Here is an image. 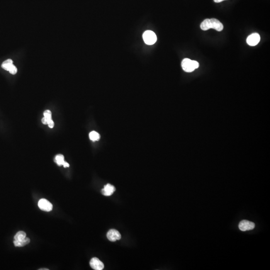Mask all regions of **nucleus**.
Listing matches in <instances>:
<instances>
[{
  "mask_svg": "<svg viewBox=\"0 0 270 270\" xmlns=\"http://www.w3.org/2000/svg\"><path fill=\"white\" fill-rule=\"evenodd\" d=\"M182 67L184 71L190 73L199 68V64L198 62L193 61L191 60L186 58L182 61Z\"/></svg>",
  "mask_w": 270,
  "mask_h": 270,
  "instance_id": "nucleus-1",
  "label": "nucleus"
},
{
  "mask_svg": "<svg viewBox=\"0 0 270 270\" xmlns=\"http://www.w3.org/2000/svg\"><path fill=\"white\" fill-rule=\"evenodd\" d=\"M143 40L146 44L152 45L156 42V35L153 31H146L145 32L143 35Z\"/></svg>",
  "mask_w": 270,
  "mask_h": 270,
  "instance_id": "nucleus-2",
  "label": "nucleus"
},
{
  "mask_svg": "<svg viewBox=\"0 0 270 270\" xmlns=\"http://www.w3.org/2000/svg\"><path fill=\"white\" fill-rule=\"evenodd\" d=\"M2 67L4 70L8 71L12 75H15L17 73V69L13 64L11 59H8L4 62L2 65Z\"/></svg>",
  "mask_w": 270,
  "mask_h": 270,
  "instance_id": "nucleus-3",
  "label": "nucleus"
},
{
  "mask_svg": "<svg viewBox=\"0 0 270 270\" xmlns=\"http://www.w3.org/2000/svg\"><path fill=\"white\" fill-rule=\"evenodd\" d=\"M38 206L40 209L45 212H50L53 209L52 204L45 199L40 200L38 202Z\"/></svg>",
  "mask_w": 270,
  "mask_h": 270,
  "instance_id": "nucleus-4",
  "label": "nucleus"
},
{
  "mask_svg": "<svg viewBox=\"0 0 270 270\" xmlns=\"http://www.w3.org/2000/svg\"><path fill=\"white\" fill-rule=\"evenodd\" d=\"M255 224L253 222H252L248 220H242L240 222L239 228L242 231H249L254 229Z\"/></svg>",
  "mask_w": 270,
  "mask_h": 270,
  "instance_id": "nucleus-5",
  "label": "nucleus"
},
{
  "mask_svg": "<svg viewBox=\"0 0 270 270\" xmlns=\"http://www.w3.org/2000/svg\"><path fill=\"white\" fill-rule=\"evenodd\" d=\"M260 36L258 33H254L249 36L247 39V43L251 46H256L260 41Z\"/></svg>",
  "mask_w": 270,
  "mask_h": 270,
  "instance_id": "nucleus-6",
  "label": "nucleus"
},
{
  "mask_svg": "<svg viewBox=\"0 0 270 270\" xmlns=\"http://www.w3.org/2000/svg\"><path fill=\"white\" fill-rule=\"evenodd\" d=\"M90 265L94 270H102L104 268V264L97 258H92L90 261Z\"/></svg>",
  "mask_w": 270,
  "mask_h": 270,
  "instance_id": "nucleus-7",
  "label": "nucleus"
},
{
  "mask_svg": "<svg viewBox=\"0 0 270 270\" xmlns=\"http://www.w3.org/2000/svg\"><path fill=\"white\" fill-rule=\"evenodd\" d=\"M107 238L111 242H115L121 239V235L119 232L115 229H111L107 233Z\"/></svg>",
  "mask_w": 270,
  "mask_h": 270,
  "instance_id": "nucleus-8",
  "label": "nucleus"
},
{
  "mask_svg": "<svg viewBox=\"0 0 270 270\" xmlns=\"http://www.w3.org/2000/svg\"><path fill=\"white\" fill-rule=\"evenodd\" d=\"M116 191V188L114 186L111 184H108L104 186V188L102 190V193L103 195L106 196H110L112 195Z\"/></svg>",
  "mask_w": 270,
  "mask_h": 270,
  "instance_id": "nucleus-9",
  "label": "nucleus"
},
{
  "mask_svg": "<svg viewBox=\"0 0 270 270\" xmlns=\"http://www.w3.org/2000/svg\"><path fill=\"white\" fill-rule=\"evenodd\" d=\"M210 20L212 25V29H215L218 32L222 31L223 29L224 28V26L222 23L220 22L217 19L215 18H212Z\"/></svg>",
  "mask_w": 270,
  "mask_h": 270,
  "instance_id": "nucleus-10",
  "label": "nucleus"
},
{
  "mask_svg": "<svg viewBox=\"0 0 270 270\" xmlns=\"http://www.w3.org/2000/svg\"><path fill=\"white\" fill-rule=\"evenodd\" d=\"M200 27L201 29L203 31H207L209 29H212V25H211L210 20L209 19L205 20L201 24Z\"/></svg>",
  "mask_w": 270,
  "mask_h": 270,
  "instance_id": "nucleus-11",
  "label": "nucleus"
},
{
  "mask_svg": "<svg viewBox=\"0 0 270 270\" xmlns=\"http://www.w3.org/2000/svg\"><path fill=\"white\" fill-rule=\"evenodd\" d=\"M30 242V240L27 237L25 239L21 240V241H16V240L14 241L15 246L18 247L25 246L26 245L28 244Z\"/></svg>",
  "mask_w": 270,
  "mask_h": 270,
  "instance_id": "nucleus-12",
  "label": "nucleus"
},
{
  "mask_svg": "<svg viewBox=\"0 0 270 270\" xmlns=\"http://www.w3.org/2000/svg\"><path fill=\"white\" fill-rule=\"evenodd\" d=\"M26 238V234L23 231H19L14 237V240L21 241Z\"/></svg>",
  "mask_w": 270,
  "mask_h": 270,
  "instance_id": "nucleus-13",
  "label": "nucleus"
},
{
  "mask_svg": "<svg viewBox=\"0 0 270 270\" xmlns=\"http://www.w3.org/2000/svg\"><path fill=\"white\" fill-rule=\"evenodd\" d=\"M89 137L91 140L96 141H98L100 139V136L98 133L96 132L95 131H92L89 134Z\"/></svg>",
  "mask_w": 270,
  "mask_h": 270,
  "instance_id": "nucleus-14",
  "label": "nucleus"
},
{
  "mask_svg": "<svg viewBox=\"0 0 270 270\" xmlns=\"http://www.w3.org/2000/svg\"><path fill=\"white\" fill-rule=\"evenodd\" d=\"M55 162L58 166L63 165L65 162L64 161V157L62 155H57L55 157Z\"/></svg>",
  "mask_w": 270,
  "mask_h": 270,
  "instance_id": "nucleus-15",
  "label": "nucleus"
},
{
  "mask_svg": "<svg viewBox=\"0 0 270 270\" xmlns=\"http://www.w3.org/2000/svg\"><path fill=\"white\" fill-rule=\"evenodd\" d=\"M44 117L46 118V119L48 120H51L52 119V113L50 110H46L44 112Z\"/></svg>",
  "mask_w": 270,
  "mask_h": 270,
  "instance_id": "nucleus-16",
  "label": "nucleus"
},
{
  "mask_svg": "<svg viewBox=\"0 0 270 270\" xmlns=\"http://www.w3.org/2000/svg\"><path fill=\"white\" fill-rule=\"evenodd\" d=\"M48 125L50 128H53L54 127V123L53 122V120L51 119V120H49L48 121Z\"/></svg>",
  "mask_w": 270,
  "mask_h": 270,
  "instance_id": "nucleus-17",
  "label": "nucleus"
},
{
  "mask_svg": "<svg viewBox=\"0 0 270 270\" xmlns=\"http://www.w3.org/2000/svg\"><path fill=\"white\" fill-rule=\"evenodd\" d=\"M48 121H49V120L46 119V118L44 117L42 119V122L44 124V125L48 124Z\"/></svg>",
  "mask_w": 270,
  "mask_h": 270,
  "instance_id": "nucleus-18",
  "label": "nucleus"
},
{
  "mask_svg": "<svg viewBox=\"0 0 270 270\" xmlns=\"http://www.w3.org/2000/svg\"><path fill=\"white\" fill-rule=\"evenodd\" d=\"M63 166L65 168H67V167H69L70 166V165H69V164H68V163H67V162H65V163H64V164H63Z\"/></svg>",
  "mask_w": 270,
  "mask_h": 270,
  "instance_id": "nucleus-19",
  "label": "nucleus"
},
{
  "mask_svg": "<svg viewBox=\"0 0 270 270\" xmlns=\"http://www.w3.org/2000/svg\"><path fill=\"white\" fill-rule=\"evenodd\" d=\"M223 1H225V0H214V2L215 3H220V2H222Z\"/></svg>",
  "mask_w": 270,
  "mask_h": 270,
  "instance_id": "nucleus-20",
  "label": "nucleus"
},
{
  "mask_svg": "<svg viewBox=\"0 0 270 270\" xmlns=\"http://www.w3.org/2000/svg\"><path fill=\"white\" fill-rule=\"evenodd\" d=\"M49 270V269H46V268L40 269H39V270Z\"/></svg>",
  "mask_w": 270,
  "mask_h": 270,
  "instance_id": "nucleus-21",
  "label": "nucleus"
},
{
  "mask_svg": "<svg viewBox=\"0 0 270 270\" xmlns=\"http://www.w3.org/2000/svg\"></svg>",
  "mask_w": 270,
  "mask_h": 270,
  "instance_id": "nucleus-22",
  "label": "nucleus"
}]
</instances>
